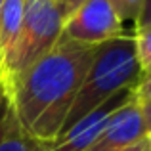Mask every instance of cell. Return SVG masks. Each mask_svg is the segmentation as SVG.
Here are the masks:
<instances>
[{
	"mask_svg": "<svg viewBox=\"0 0 151 151\" xmlns=\"http://www.w3.org/2000/svg\"><path fill=\"white\" fill-rule=\"evenodd\" d=\"M96 50L98 46L59 38L23 73L2 81L21 124L35 138L52 144L59 136Z\"/></svg>",
	"mask_w": 151,
	"mask_h": 151,
	"instance_id": "obj_1",
	"label": "cell"
},
{
	"mask_svg": "<svg viewBox=\"0 0 151 151\" xmlns=\"http://www.w3.org/2000/svg\"><path fill=\"white\" fill-rule=\"evenodd\" d=\"M140 82L142 71L136 59L134 35H122L115 40L100 44L81 90L77 92L65 117L59 136L103 101L122 90H134Z\"/></svg>",
	"mask_w": 151,
	"mask_h": 151,
	"instance_id": "obj_2",
	"label": "cell"
},
{
	"mask_svg": "<svg viewBox=\"0 0 151 151\" xmlns=\"http://www.w3.org/2000/svg\"><path fill=\"white\" fill-rule=\"evenodd\" d=\"M63 17L58 0H25L21 29L12 50L0 61L2 81L17 77L46 55L61 38Z\"/></svg>",
	"mask_w": 151,
	"mask_h": 151,
	"instance_id": "obj_3",
	"label": "cell"
},
{
	"mask_svg": "<svg viewBox=\"0 0 151 151\" xmlns=\"http://www.w3.org/2000/svg\"><path fill=\"white\" fill-rule=\"evenodd\" d=\"M122 35V23L109 0H84L63 21L61 29V38L88 46H100Z\"/></svg>",
	"mask_w": 151,
	"mask_h": 151,
	"instance_id": "obj_4",
	"label": "cell"
},
{
	"mask_svg": "<svg viewBox=\"0 0 151 151\" xmlns=\"http://www.w3.org/2000/svg\"><path fill=\"white\" fill-rule=\"evenodd\" d=\"M134 90H122L107 101H103L101 105H98L88 115H84L67 132H63L52 144H48V151H86L101 134L107 121L134 96Z\"/></svg>",
	"mask_w": 151,
	"mask_h": 151,
	"instance_id": "obj_5",
	"label": "cell"
},
{
	"mask_svg": "<svg viewBox=\"0 0 151 151\" xmlns=\"http://www.w3.org/2000/svg\"><path fill=\"white\" fill-rule=\"evenodd\" d=\"M145 134L147 130H145L140 105L136 100V90H134V96L107 121L101 134L86 151H121L145 138Z\"/></svg>",
	"mask_w": 151,
	"mask_h": 151,
	"instance_id": "obj_6",
	"label": "cell"
},
{
	"mask_svg": "<svg viewBox=\"0 0 151 151\" xmlns=\"http://www.w3.org/2000/svg\"><path fill=\"white\" fill-rule=\"evenodd\" d=\"M0 151H48V144L35 138L21 124L2 81H0Z\"/></svg>",
	"mask_w": 151,
	"mask_h": 151,
	"instance_id": "obj_7",
	"label": "cell"
},
{
	"mask_svg": "<svg viewBox=\"0 0 151 151\" xmlns=\"http://www.w3.org/2000/svg\"><path fill=\"white\" fill-rule=\"evenodd\" d=\"M25 0H4L0 12V61L12 50L21 29Z\"/></svg>",
	"mask_w": 151,
	"mask_h": 151,
	"instance_id": "obj_8",
	"label": "cell"
},
{
	"mask_svg": "<svg viewBox=\"0 0 151 151\" xmlns=\"http://www.w3.org/2000/svg\"><path fill=\"white\" fill-rule=\"evenodd\" d=\"M134 46H136V59L142 71V81L151 78V25L134 29Z\"/></svg>",
	"mask_w": 151,
	"mask_h": 151,
	"instance_id": "obj_9",
	"label": "cell"
},
{
	"mask_svg": "<svg viewBox=\"0 0 151 151\" xmlns=\"http://www.w3.org/2000/svg\"><path fill=\"white\" fill-rule=\"evenodd\" d=\"M109 4L113 6L121 23H124V21L136 23L142 14V8H144V0H109Z\"/></svg>",
	"mask_w": 151,
	"mask_h": 151,
	"instance_id": "obj_10",
	"label": "cell"
},
{
	"mask_svg": "<svg viewBox=\"0 0 151 151\" xmlns=\"http://www.w3.org/2000/svg\"><path fill=\"white\" fill-rule=\"evenodd\" d=\"M136 100L140 105V113L144 119L145 130L151 132V78L147 81H142L136 86Z\"/></svg>",
	"mask_w": 151,
	"mask_h": 151,
	"instance_id": "obj_11",
	"label": "cell"
},
{
	"mask_svg": "<svg viewBox=\"0 0 151 151\" xmlns=\"http://www.w3.org/2000/svg\"><path fill=\"white\" fill-rule=\"evenodd\" d=\"M82 2H84V0H58V8H59V12H61L63 21H65V19L69 17Z\"/></svg>",
	"mask_w": 151,
	"mask_h": 151,
	"instance_id": "obj_12",
	"label": "cell"
},
{
	"mask_svg": "<svg viewBox=\"0 0 151 151\" xmlns=\"http://www.w3.org/2000/svg\"><path fill=\"white\" fill-rule=\"evenodd\" d=\"M145 25H151V0H144V8H142V14L136 21V29Z\"/></svg>",
	"mask_w": 151,
	"mask_h": 151,
	"instance_id": "obj_13",
	"label": "cell"
},
{
	"mask_svg": "<svg viewBox=\"0 0 151 151\" xmlns=\"http://www.w3.org/2000/svg\"><path fill=\"white\" fill-rule=\"evenodd\" d=\"M121 151H149V147H147V140H145V138H142L140 142H136V144L128 145V147H124V149H121Z\"/></svg>",
	"mask_w": 151,
	"mask_h": 151,
	"instance_id": "obj_14",
	"label": "cell"
},
{
	"mask_svg": "<svg viewBox=\"0 0 151 151\" xmlns=\"http://www.w3.org/2000/svg\"><path fill=\"white\" fill-rule=\"evenodd\" d=\"M145 140H147V147H149V151H151V132L145 134Z\"/></svg>",
	"mask_w": 151,
	"mask_h": 151,
	"instance_id": "obj_15",
	"label": "cell"
},
{
	"mask_svg": "<svg viewBox=\"0 0 151 151\" xmlns=\"http://www.w3.org/2000/svg\"><path fill=\"white\" fill-rule=\"evenodd\" d=\"M2 2H4V0H0V12H2Z\"/></svg>",
	"mask_w": 151,
	"mask_h": 151,
	"instance_id": "obj_16",
	"label": "cell"
},
{
	"mask_svg": "<svg viewBox=\"0 0 151 151\" xmlns=\"http://www.w3.org/2000/svg\"><path fill=\"white\" fill-rule=\"evenodd\" d=\"M0 81H2V75H0Z\"/></svg>",
	"mask_w": 151,
	"mask_h": 151,
	"instance_id": "obj_17",
	"label": "cell"
}]
</instances>
